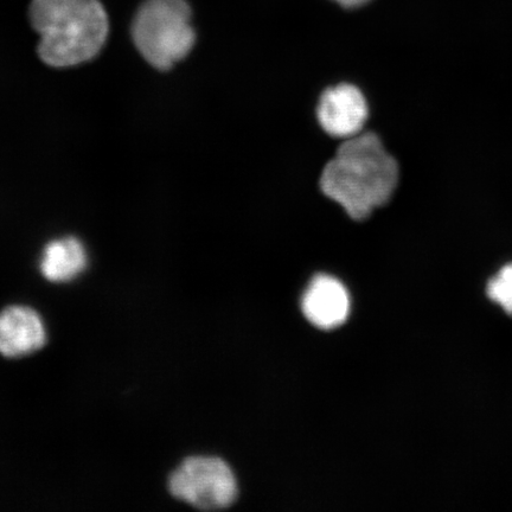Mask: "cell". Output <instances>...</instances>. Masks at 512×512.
Segmentation results:
<instances>
[{
  "instance_id": "cell-8",
  "label": "cell",
  "mask_w": 512,
  "mask_h": 512,
  "mask_svg": "<svg viewBox=\"0 0 512 512\" xmlns=\"http://www.w3.org/2000/svg\"><path fill=\"white\" fill-rule=\"evenodd\" d=\"M88 266V254L83 243L73 236L48 243L42 253L40 272L53 284H67L79 278Z\"/></svg>"
},
{
  "instance_id": "cell-9",
  "label": "cell",
  "mask_w": 512,
  "mask_h": 512,
  "mask_svg": "<svg viewBox=\"0 0 512 512\" xmlns=\"http://www.w3.org/2000/svg\"><path fill=\"white\" fill-rule=\"evenodd\" d=\"M486 293L492 302L501 305L504 311L512 316V264L504 266L489 281Z\"/></svg>"
},
{
  "instance_id": "cell-2",
  "label": "cell",
  "mask_w": 512,
  "mask_h": 512,
  "mask_svg": "<svg viewBox=\"0 0 512 512\" xmlns=\"http://www.w3.org/2000/svg\"><path fill=\"white\" fill-rule=\"evenodd\" d=\"M29 17L41 37L38 55L50 67H74L94 59L110 32L100 0H32Z\"/></svg>"
},
{
  "instance_id": "cell-1",
  "label": "cell",
  "mask_w": 512,
  "mask_h": 512,
  "mask_svg": "<svg viewBox=\"0 0 512 512\" xmlns=\"http://www.w3.org/2000/svg\"><path fill=\"white\" fill-rule=\"evenodd\" d=\"M398 183L399 165L374 133L345 140L320 178L324 194L356 221L388 203Z\"/></svg>"
},
{
  "instance_id": "cell-7",
  "label": "cell",
  "mask_w": 512,
  "mask_h": 512,
  "mask_svg": "<svg viewBox=\"0 0 512 512\" xmlns=\"http://www.w3.org/2000/svg\"><path fill=\"white\" fill-rule=\"evenodd\" d=\"M302 307L306 319L317 328L336 329L349 317V293L341 281L319 274L306 288Z\"/></svg>"
},
{
  "instance_id": "cell-5",
  "label": "cell",
  "mask_w": 512,
  "mask_h": 512,
  "mask_svg": "<svg viewBox=\"0 0 512 512\" xmlns=\"http://www.w3.org/2000/svg\"><path fill=\"white\" fill-rule=\"evenodd\" d=\"M317 117L320 126L329 136L350 139L360 134L367 123V100L360 89L342 83L326 89L320 96Z\"/></svg>"
},
{
  "instance_id": "cell-4",
  "label": "cell",
  "mask_w": 512,
  "mask_h": 512,
  "mask_svg": "<svg viewBox=\"0 0 512 512\" xmlns=\"http://www.w3.org/2000/svg\"><path fill=\"white\" fill-rule=\"evenodd\" d=\"M172 497L201 510L230 507L238 497V483L227 463L215 457L184 459L168 480Z\"/></svg>"
},
{
  "instance_id": "cell-6",
  "label": "cell",
  "mask_w": 512,
  "mask_h": 512,
  "mask_svg": "<svg viewBox=\"0 0 512 512\" xmlns=\"http://www.w3.org/2000/svg\"><path fill=\"white\" fill-rule=\"evenodd\" d=\"M48 343L47 325L41 313L28 305H10L0 311V355L23 358Z\"/></svg>"
},
{
  "instance_id": "cell-10",
  "label": "cell",
  "mask_w": 512,
  "mask_h": 512,
  "mask_svg": "<svg viewBox=\"0 0 512 512\" xmlns=\"http://www.w3.org/2000/svg\"><path fill=\"white\" fill-rule=\"evenodd\" d=\"M334 2L343 6V8L355 9L360 8V6L369 3L370 0H334Z\"/></svg>"
},
{
  "instance_id": "cell-3",
  "label": "cell",
  "mask_w": 512,
  "mask_h": 512,
  "mask_svg": "<svg viewBox=\"0 0 512 512\" xmlns=\"http://www.w3.org/2000/svg\"><path fill=\"white\" fill-rule=\"evenodd\" d=\"M132 38L144 59L168 70L190 54L196 32L187 0H144L134 16Z\"/></svg>"
}]
</instances>
